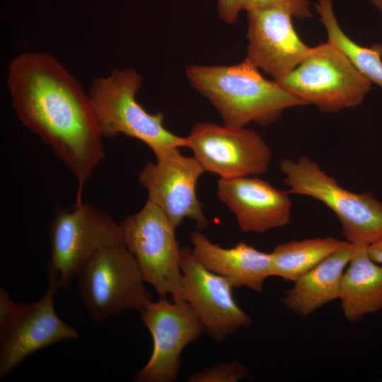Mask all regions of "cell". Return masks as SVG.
I'll return each instance as SVG.
<instances>
[{
  "mask_svg": "<svg viewBox=\"0 0 382 382\" xmlns=\"http://www.w3.org/2000/svg\"><path fill=\"white\" fill-rule=\"evenodd\" d=\"M7 86L24 126L49 145L78 183L76 204L105 157L98 119L88 94L52 55L25 52L10 62Z\"/></svg>",
  "mask_w": 382,
  "mask_h": 382,
  "instance_id": "6da1fadb",
  "label": "cell"
},
{
  "mask_svg": "<svg viewBox=\"0 0 382 382\" xmlns=\"http://www.w3.org/2000/svg\"><path fill=\"white\" fill-rule=\"evenodd\" d=\"M246 57L233 65H188L186 78L221 116L224 125L268 126L287 108L307 105L277 81L266 79Z\"/></svg>",
  "mask_w": 382,
  "mask_h": 382,
  "instance_id": "7a4b0ae2",
  "label": "cell"
},
{
  "mask_svg": "<svg viewBox=\"0 0 382 382\" xmlns=\"http://www.w3.org/2000/svg\"><path fill=\"white\" fill-rule=\"evenodd\" d=\"M143 77L132 68H115L106 77H93L88 96L103 138L122 134L146 144L158 157L168 150L185 147V137L163 125L162 112L151 114L137 100Z\"/></svg>",
  "mask_w": 382,
  "mask_h": 382,
  "instance_id": "3957f363",
  "label": "cell"
},
{
  "mask_svg": "<svg viewBox=\"0 0 382 382\" xmlns=\"http://www.w3.org/2000/svg\"><path fill=\"white\" fill-rule=\"evenodd\" d=\"M279 169L289 194L318 200L335 214L346 241L370 245L382 238V202L372 192L346 190L307 156L283 158Z\"/></svg>",
  "mask_w": 382,
  "mask_h": 382,
  "instance_id": "277c9868",
  "label": "cell"
},
{
  "mask_svg": "<svg viewBox=\"0 0 382 382\" xmlns=\"http://www.w3.org/2000/svg\"><path fill=\"white\" fill-rule=\"evenodd\" d=\"M76 277L81 301L96 323L127 309L140 311L152 301L123 240L97 251Z\"/></svg>",
  "mask_w": 382,
  "mask_h": 382,
  "instance_id": "5b68a950",
  "label": "cell"
},
{
  "mask_svg": "<svg viewBox=\"0 0 382 382\" xmlns=\"http://www.w3.org/2000/svg\"><path fill=\"white\" fill-rule=\"evenodd\" d=\"M277 82L306 105L327 113L361 105L372 84L328 42L311 47L299 64Z\"/></svg>",
  "mask_w": 382,
  "mask_h": 382,
  "instance_id": "8992f818",
  "label": "cell"
},
{
  "mask_svg": "<svg viewBox=\"0 0 382 382\" xmlns=\"http://www.w3.org/2000/svg\"><path fill=\"white\" fill-rule=\"evenodd\" d=\"M125 244L134 257L142 277L159 298L185 301L180 250L175 226L155 203L147 199L137 213L120 224Z\"/></svg>",
  "mask_w": 382,
  "mask_h": 382,
  "instance_id": "52a82bcc",
  "label": "cell"
},
{
  "mask_svg": "<svg viewBox=\"0 0 382 382\" xmlns=\"http://www.w3.org/2000/svg\"><path fill=\"white\" fill-rule=\"evenodd\" d=\"M122 240L120 224L93 204L82 202L71 211L58 209L50 230L48 286L65 289L97 251Z\"/></svg>",
  "mask_w": 382,
  "mask_h": 382,
  "instance_id": "ba28073f",
  "label": "cell"
},
{
  "mask_svg": "<svg viewBox=\"0 0 382 382\" xmlns=\"http://www.w3.org/2000/svg\"><path fill=\"white\" fill-rule=\"evenodd\" d=\"M185 147L192 151L205 172L220 178L261 175L268 170L272 159L270 146L245 127L198 122L185 137Z\"/></svg>",
  "mask_w": 382,
  "mask_h": 382,
  "instance_id": "9c48e42d",
  "label": "cell"
},
{
  "mask_svg": "<svg viewBox=\"0 0 382 382\" xmlns=\"http://www.w3.org/2000/svg\"><path fill=\"white\" fill-rule=\"evenodd\" d=\"M153 339L152 354L134 376L137 382H174L181 364V353L198 340L205 328L195 308L186 301L159 298L139 311Z\"/></svg>",
  "mask_w": 382,
  "mask_h": 382,
  "instance_id": "30bf717a",
  "label": "cell"
},
{
  "mask_svg": "<svg viewBox=\"0 0 382 382\" xmlns=\"http://www.w3.org/2000/svg\"><path fill=\"white\" fill-rule=\"evenodd\" d=\"M148 162L138 173V181L175 227L184 219L192 220L198 229H205L209 221L197 195V183L205 172L195 156H183L173 149Z\"/></svg>",
  "mask_w": 382,
  "mask_h": 382,
  "instance_id": "8fae6325",
  "label": "cell"
},
{
  "mask_svg": "<svg viewBox=\"0 0 382 382\" xmlns=\"http://www.w3.org/2000/svg\"><path fill=\"white\" fill-rule=\"evenodd\" d=\"M57 292L48 286L37 301L30 304L18 303L9 320L0 326V377L10 374L33 353L79 337L75 328L56 313L54 297Z\"/></svg>",
  "mask_w": 382,
  "mask_h": 382,
  "instance_id": "7c38bea8",
  "label": "cell"
},
{
  "mask_svg": "<svg viewBox=\"0 0 382 382\" xmlns=\"http://www.w3.org/2000/svg\"><path fill=\"white\" fill-rule=\"evenodd\" d=\"M185 301L196 311L205 331L216 342L253 324L251 318L236 302L231 284L204 267L192 250H180Z\"/></svg>",
  "mask_w": 382,
  "mask_h": 382,
  "instance_id": "4fadbf2b",
  "label": "cell"
},
{
  "mask_svg": "<svg viewBox=\"0 0 382 382\" xmlns=\"http://www.w3.org/2000/svg\"><path fill=\"white\" fill-rule=\"evenodd\" d=\"M246 58L279 81L310 51L296 33L286 11L272 8L248 11Z\"/></svg>",
  "mask_w": 382,
  "mask_h": 382,
  "instance_id": "5bb4252c",
  "label": "cell"
},
{
  "mask_svg": "<svg viewBox=\"0 0 382 382\" xmlns=\"http://www.w3.org/2000/svg\"><path fill=\"white\" fill-rule=\"evenodd\" d=\"M216 194L243 232L262 233L290 222L291 202L287 191L257 177L219 178Z\"/></svg>",
  "mask_w": 382,
  "mask_h": 382,
  "instance_id": "9a60e30c",
  "label": "cell"
},
{
  "mask_svg": "<svg viewBox=\"0 0 382 382\" xmlns=\"http://www.w3.org/2000/svg\"><path fill=\"white\" fill-rule=\"evenodd\" d=\"M192 253L209 270L226 278L233 287H246L261 292L265 280L272 277L271 253L240 242L230 248L213 243L202 232L190 235Z\"/></svg>",
  "mask_w": 382,
  "mask_h": 382,
  "instance_id": "2e32d148",
  "label": "cell"
},
{
  "mask_svg": "<svg viewBox=\"0 0 382 382\" xmlns=\"http://www.w3.org/2000/svg\"><path fill=\"white\" fill-rule=\"evenodd\" d=\"M353 251L354 245L347 242L295 280L281 299L286 308L306 318L339 299L343 274Z\"/></svg>",
  "mask_w": 382,
  "mask_h": 382,
  "instance_id": "e0dca14e",
  "label": "cell"
},
{
  "mask_svg": "<svg viewBox=\"0 0 382 382\" xmlns=\"http://www.w3.org/2000/svg\"><path fill=\"white\" fill-rule=\"evenodd\" d=\"M353 245L339 297L343 314L349 322L382 310V266L370 257L369 245Z\"/></svg>",
  "mask_w": 382,
  "mask_h": 382,
  "instance_id": "ac0fdd59",
  "label": "cell"
},
{
  "mask_svg": "<svg viewBox=\"0 0 382 382\" xmlns=\"http://www.w3.org/2000/svg\"><path fill=\"white\" fill-rule=\"evenodd\" d=\"M347 243L328 236L282 243L270 253L272 277L294 282Z\"/></svg>",
  "mask_w": 382,
  "mask_h": 382,
  "instance_id": "d6986e66",
  "label": "cell"
},
{
  "mask_svg": "<svg viewBox=\"0 0 382 382\" xmlns=\"http://www.w3.org/2000/svg\"><path fill=\"white\" fill-rule=\"evenodd\" d=\"M314 8L325 29L327 42L344 53L371 83L382 88V45L364 47L347 35L337 21L332 0H318Z\"/></svg>",
  "mask_w": 382,
  "mask_h": 382,
  "instance_id": "ffe728a7",
  "label": "cell"
},
{
  "mask_svg": "<svg viewBox=\"0 0 382 382\" xmlns=\"http://www.w3.org/2000/svg\"><path fill=\"white\" fill-rule=\"evenodd\" d=\"M251 378L248 369L238 361L217 363L192 374L189 382H238Z\"/></svg>",
  "mask_w": 382,
  "mask_h": 382,
  "instance_id": "44dd1931",
  "label": "cell"
},
{
  "mask_svg": "<svg viewBox=\"0 0 382 382\" xmlns=\"http://www.w3.org/2000/svg\"><path fill=\"white\" fill-rule=\"evenodd\" d=\"M242 6L247 12L277 8L302 20L311 17L309 0H242Z\"/></svg>",
  "mask_w": 382,
  "mask_h": 382,
  "instance_id": "7402d4cb",
  "label": "cell"
},
{
  "mask_svg": "<svg viewBox=\"0 0 382 382\" xmlns=\"http://www.w3.org/2000/svg\"><path fill=\"white\" fill-rule=\"evenodd\" d=\"M217 9L221 19L232 24L236 21L240 11L243 9L242 0H217Z\"/></svg>",
  "mask_w": 382,
  "mask_h": 382,
  "instance_id": "603a6c76",
  "label": "cell"
},
{
  "mask_svg": "<svg viewBox=\"0 0 382 382\" xmlns=\"http://www.w3.org/2000/svg\"><path fill=\"white\" fill-rule=\"evenodd\" d=\"M371 259L382 266V238L368 246Z\"/></svg>",
  "mask_w": 382,
  "mask_h": 382,
  "instance_id": "cb8c5ba5",
  "label": "cell"
},
{
  "mask_svg": "<svg viewBox=\"0 0 382 382\" xmlns=\"http://www.w3.org/2000/svg\"><path fill=\"white\" fill-rule=\"evenodd\" d=\"M373 6L382 14V0H369Z\"/></svg>",
  "mask_w": 382,
  "mask_h": 382,
  "instance_id": "d4e9b609",
  "label": "cell"
}]
</instances>
